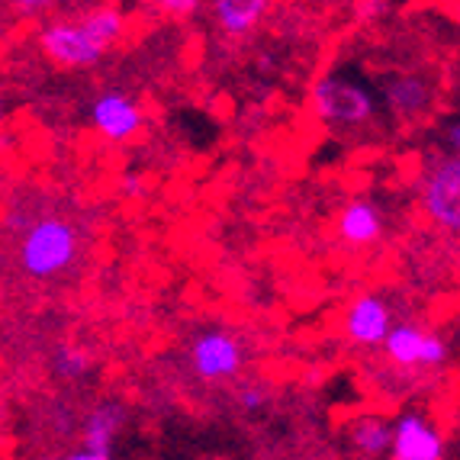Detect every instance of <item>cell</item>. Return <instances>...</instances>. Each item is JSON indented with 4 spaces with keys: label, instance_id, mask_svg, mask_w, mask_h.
<instances>
[{
    "label": "cell",
    "instance_id": "20",
    "mask_svg": "<svg viewBox=\"0 0 460 460\" xmlns=\"http://www.w3.org/2000/svg\"><path fill=\"white\" fill-rule=\"evenodd\" d=\"M155 4H158L168 16H190V13H197L207 0H155Z\"/></svg>",
    "mask_w": 460,
    "mask_h": 460
},
{
    "label": "cell",
    "instance_id": "23",
    "mask_svg": "<svg viewBox=\"0 0 460 460\" xmlns=\"http://www.w3.org/2000/svg\"><path fill=\"white\" fill-rule=\"evenodd\" d=\"M58 460H113V451H97V447H75V451H68L65 457Z\"/></svg>",
    "mask_w": 460,
    "mask_h": 460
},
{
    "label": "cell",
    "instance_id": "25",
    "mask_svg": "<svg viewBox=\"0 0 460 460\" xmlns=\"http://www.w3.org/2000/svg\"><path fill=\"white\" fill-rule=\"evenodd\" d=\"M386 10H390V4H386V0H367V4H361V13L367 16V20H376V16H384Z\"/></svg>",
    "mask_w": 460,
    "mask_h": 460
},
{
    "label": "cell",
    "instance_id": "6",
    "mask_svg": "<svg viewBox=\"0 0 460 460\" xmlns=\"http://www.w3.org/2000/svg\"><path fill=\"white\" fill-rule=\"evenodd\" d=\"M91 126L97 136H103L107 142H129L132 136H138L142 123H146V113L138 107V100L129 91H116L107 87L100 91L91 103Z\"/></svg>",
    "mask_w": 460,
    "mask_h": 460
},
{
    "label": "cell",
    "instance_id": "28",
    "mask_svg": "<svg viewBox=\"0 0 460 460\" xmlns=\"http://www.w3.org/2000/svg\"><path fill=\"white\" fill-rule=\"evenodd\" d=\"M306 4H329V0H306Z\"/></svg>",
    "mask_w": 460,
    "mask_h": 460
},
{
    "label": "cell",
    "instance_id": "17",
    "mask_svg": "<svg viewBox=\"0 0 460 460\" xmlns=\"http://www.w3.org/2000/svg\"><path fill=\"white\" fill-rule=\"evenodd\" d=\"M447 361H451V341L445 335H438V332H425L422 348H419V367L438 370L445 367Z\"/></svg>",
    "mask_w": 460,
    "mask_h": 460
},
{
    "label": "cell",
    "instance_id": "27",
    "mask_svg": "<svg viewBox=\"0 0 460 460\" xmlns=\"http://www.w3.org/2000/svg\"><path fill=\"white\" fill-rule=\"evenodd\" d=\"M4 148H10V136L0 138V152H4Z\"/></svg>",
    "mask_w": 460,
    "mask_h": 460
},
{
    "label": "cell",
    "instance_id": "11",
    "mask_svg": "<svg viewBox=\"0 0 460 460\" xmlns=\"http://www.w3.org/2000/svg\"><path fill=\"white\" fill-rule=\"evenodd\" d=\"M270 7L274 0H209V16L223 36L245 39L268 20Z\"/></svg>",
    "mask_w": 460,
    "mask_h": 460
},
{
    "label": "cell",
    "instance_id": "4",
    "mask_svg": "<svg viewBox=\"0 0 460 460\" xmlns=\"http://www.w3.org/2000/svg\"><path fill=\"white\" fill-rule=\"evenodd\" d=\"M245 341L235 332L223 329V325H209L199 335H193L190 348H187V361L190 370L207 380V384H229L242 374L245 367Z\"/></svg>",
    "mask_w": 460,
    "mask_h": 460
},
{
    "label": "cell",
    "instance_id": "10",
    "mask_svg": "<svg viewBox=\"0 0 460 460\" xmlns=\"http://www.w3.org/2000/svg\"><path fill=\"white\" fill-rule=\"evenodd\" d=\"M338 238L348 242V245H358V248H367L376 245L386 232V216L384 209L376 207L374 199L367 197H358L351 203L341 207L338 213Z\"/></svg>",
    "mask_w": 460,
    "mask_h": 460
},
{
    "label": "cell",
    "instance_id": "8",
    "mask_svg": "<svg viewBox=\"0 0 460 460\" xmlns=\"http://www.w3.org/2000/svg\"><path fill=\"white\" fill-rule=\"evenodd\" d=\"M345 338L358 348H376L384 345V338L393 329V306L390 299L380 293H361L351 299V306L345 309L341 319Z\"/></svg>",
    "mask_w": 460,
    "mask_h": 460
},
{
    "label": "cell",
    "instance_id": "1",
    "mask_svg": "<svg viewBox=\"0 0 460 460\" xmlns=\"http://www.w3.org/2000/svg\"><path fill=\"white\" fill-rule=\"evenodd\" d=\"M309 103H313V113L329 129L341 132L364 129L380 113V97H376L374 87L351 75H341V71H329V75L315 77L313 91H309Z\"/></svg>",
    "mask_w": 460,
    "mask_h": 460
},
{
    "label": "cell",
    "instance_id": "15",
    "mask_svg": "<svg viewBox=\"0 0 460 460\" xmlns=\"http://www.w3.org/2000/svg\"><path fill=\"white\" fill-rule=\"evenodd\" d=\"M77 23L84 26L107 52L126 36V13L119 7H113V4H100V7L84 10V13L77 16Z\"/></svg>",
    "mask_w": 460,
    "mask_h": 460
},
{
    "label": "cell",
    "instance_id": "22",
    "mask_svg": "<svg viewBox=\"0 0 460 460\" xmlns=\"http://www.w3.org/2000/svg\"><path fill=\"white\" fill-rule=\"evenodd\" d=\"M55 4H62V0H10V7H16L23 16H36L42 10L55 7Z\"/></svg>",
    "mask_w": 460,
    "mask_h": 460
},
{
    "label": "cell",
    "instance_id": "21",
    "mask_svg": "<svg viewBox=\"0 0 460 460\" xmlns=\"http://www.w3.org/2000/svg\"><path fill=\"white\" fill-rule=\"evenodd\" d=\"M30 213H26V209H20V207H13L10 209L7 216H4V229H10V232H20V235H23L26 229H30Z\"/></svg>",
    "mask_w": 460,
    "mask_h": 460
},
{
    "label": "cell",
    "instance_id": "19",
    "mask_svg": "<svg viewBox=\"0 0 460 460\" xmlns=\"http://www.w3.org/2000/svg\"><path fill=\"white\" fill-rule=\"evenodd\" d=\"M119 193L126 199H142L148 193V184H146V174H138V171H126L119 177Z\"/></svg>",
    "mask_w": 460,
    "mask_h": 460
},
{
    "label": "cell",
    "instance_id": "9",
    "mask_svg": "<svg viewBox=\"0 0 460 460\" xmlns=\"http://www.w3.org/2000/svg\"><path fill=\"white\" fill-rule=\"evenodd\" d=\"M431 100H435V87L419 71H390L380 87V103L396 119H419L431 110Z\"/></svg>",
    "mask_w": 460,
    "mask_h": 460
},
{
    "label": "cell",
    "instance_id": "13",
    "mask_svg": "<svg viewBox=\"0 0 460 460\" xmlns=\"http://www.w3.org/2000/svg\"><path fill=\"white\" fill-rule=\"evenodd\" d=\"M348 441L351 447L361 457H370V460H380L390 454V441H393V422L384 419V415H358L351 419L345 429Z\"/></svg>",
    "mask_w": 460,
    "mask_h": 460
},
{
    "label": "cell",
    "instance_id": "12",
    "mask_svg": "<svg viewBox=\"0 0 460 460\" xmlns=\"http://www.w3.org/2000/svg\"><path fill=\"white\" fill-rule=\"evenodd\" d=\"M126 422H129V412H126L123 402H100L84 415L81 445L97 447V451H113L116 438L123 435Z\"/></svg>",
    "mask_w": 460,
    "mask_h": 460
},
{
    "label": "cell",
    "instance_id": "7",
    "mask_svg": "<svg viewBox=\"0 0 460 460\" xmlns=\"http://www.w3.org/2000/svg\"><path fill=\"white\" fill-rule=\"evenodd\" d=\"M445 435L425 412H409L393 419L390 460H445Z\"/></svg>",
    "mask_w": 460,
    "mask_h": 460
},
{
    "label": "cell",
    "instance_id": "16",
    "mask_svg": "<svg viewBox=\"0 0 460 460\" xmlns=\"http://www.w3.org/2000/svg\"><path fill=\"white\" fill-rule=\"evenodd\" d=\"M93 367V358L84 351V348L77 345H58L52 354V370L55 376H62V380H81L87 376Z\"/></svg>",
    "mask_w": 460,
    "mask_h": 460
},
{
    "label": "cell",
    "instance_id": "2",
    "mask_svg": "<svg viewBox=\"0 0 460 460\" xmlns=\"http://www.w3.org/2000/svg\"><path fill=\"white\" fill-rule=\"evenodd\" d=\"M81 254V238H77L75 223L62 216H39L30 229L20 235V268L32 280H52L65 274Z\"/></svg>",
    "mask_w": 460,
    "mask_h": 460
},
{
    "label": "cell",
    "instance_id": "18",
    "mask_svg": "<svg viewBox=\"0 0 460 460\" xmlns=\"http://www.w3.org/2000/svg\"><path fill=\"white\" fill-rule=\"evenodd\" d=\"M235 402L242 412H258V409H264V402H268V390H264L261 384H245L235 393Z\"/></svg>",
    "mask_w": 460,
    "mask_h": 460
},
{
    "label": "cell",
    "instance_id": "26",
    "mask_svg": "<svg viewBox=\"0 0 460 460\" xmlns=\"http://www.w3.org/2000/svg\"><path fill=\"white\" fill-rule=\"evenodd\" d=\"M7 119V103H4V93H0V123Z\"/></svg>",
    "mask_w": 460,
    "mask_h": 460
},
{
    "label": "cell",
    "instance_id": "5",
    "mask_svg": "<svg viewBox=\"0 0 460 460\" xmlns=\"http://www.w3.org/2000/svg\"><path fill=\"white\" fill-rule=\"evenodd\" d=\"M39 49L49 62L58 68H93L103 62L107 49L100 46L97 39L77 23V20H55L39 30Z\"/></svg>",
    "mask_w": 460,
    "mask_h": 460
},
{
    "label": "cell",
    "instance_id": "29",
    "mask_svg": "<svg viewBox=\"0 0 460 460\" xmlns=\"http://www.w3.org/2000/svg\"><path fill=\"white\" fill-rule=\"evenodd\" d=\"M36 460H55V457H36Z\"/></svg>",
    "mask_w": 460,
    "mask_h": 460
},
{
    "label": "cell",
    "instance_id": "14",
    "mask_svg": "<svg viewBox=\"0 0 460 460\" xmlns=\"http://www.w3.org/2000/svg\"><path fill=\"white\" fill-rule=\"evenodd\" d=\"M425 329L415 323H393L390 335L384 338V354L386 361L396 367H419V348H422Z\"/></svg>",
    "mask_w": 460,
    "mask_h": 460
},
{
    "label": "cell",
    "instance_id": "24",
    "mask_svg": "<svg viewBox=\"0 0 460 460\" xmlns=\"http://www.w3.org/2000/svg\"><path fill=\"white\" fill-rule=\"evenodd\" d=\"M445 146H447V152L460 155V119H451V123L445 126Z\"/></svg>",
    "mask_w": 460,
    "mask_h": 460
},
{
    "label": "cell",
    "instance_id": "3",
    "mask_svg": "<svg viewBox=\"0 0 460 460\" xmlns=\"http://www.w3.org/2000/svg\"><path fill=\"white\" fill-rule=\"evenodd\" d=\"M419 207L435 229L460 235V155H431L419 181Z\"/></svg>",
    "mask_w": 460,
    "mask_h": 460
}]
</instances>
